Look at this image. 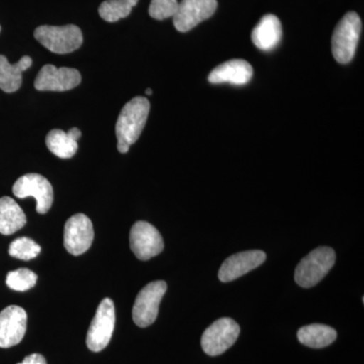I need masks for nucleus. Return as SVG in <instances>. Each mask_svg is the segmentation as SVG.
<instances>
[{
    "label": "nucleus",
    "instance_id": "1",
    "mask_svg": "<svg viewBox=\"0 0 364 364\" xmlns=\"http://www.w3.org/2000/svg\"><path fill=\"white\" fill-rule=\"evenodd\" d=\"M150 112V102L146 97H136L124 105L117 117L116 135L117 150L127 153L142 134Z\"/></svg>",
    "mask_w": 364,
    "mask_h": 364
},
{
    "label": "nucleus",
    "instance_id": "2",
    "mask_svg": "<svg viewBox=\"0 0 364 364\" xmlns=\"http://www.w3.org/2000/svg\"><path fill=\"white\" fill-rule=\"evenodd\" d=\"M360 18L354 11L345 14L335 28L332 37V53L340 64H347L353 59L361 35Z\"/></svg>",
    "mask_w": 364,
    "mask_h": 364
},
{
    "label": "nucleus",
    "instance_id": "3",
    "mask_svg": "<svg viewBox=\"0 0 364 364\" xmlns=\"http://www.w3.org/2000/svg\"><path fill=\"white\" fill-rule=\"evenodd\" d=\"M336 254L332 248L318 247L308 254L299 263L294 272V280L299 287H315L334 267Z\"/></svg>",
    "mask_w": 364,
    "mask_h": 364
},
{
    "label": "nucleus",
    "instance_id": "4",
    "mask_svg": "<svg viewBox=\"0 0 364 364\" xmlns=\"http://www.w3.org/2000/svg\"><path fill=\"white\" fill-rule=\"evenodd\" d=\"M36 39L55 54H69L83 43L82 32L77 26H41L33 33Z\"/></svg>",
    "mask_w": 364,
    "mask_h": 364
},
{
    "label": "nucleus",
    "instance_id": "5",
    "mask_svg": "<svg viewBox=\"0 0 364 364\" xmlns=\"http://www.w3.org/2000/svg\"><path fill=\"white\" fill-rule=\"evenodd\" d=\"M116 325V310L111 299H102L98 306L95 318L91 322L86 344L90 350L100 352L104 350L111 341Z\"/></svg>",
    "mask_w": 364,
    "mask_h": 364
},
{
    "label": "nucleus",
    "instance_id": "6",
    "mask_svg": "<svg viewBox=\"0 0 364 364\" xmlns=\"http://www.w3.org/2000/svg\"><path fill=\"white\" fill-rule=\"evenodd\" d=\"M166 291L167 284L163 280L150 282L141 289L133 306V320L136 326L146 328L155 322Z\"/></svg>",
    "mask_w": 364,
    "mask_h": 364
},
{
    "label": "nucleus",
    "instance_id": "7",
    "mask_svg": "<svg viewBox=\"0 0 364 364\" xmlns=\"http://www.w3.org/2000/svg\"><path fill=\"white\" fill-rule=\"evenodd\" d=\"M239 335L240 327L233 318H219L203 332V350L210 356L220 355L233 346Z\"/></svg>",
    "mask_w": 364,
    "mask_h": 364
},
{
    "label": "nucleus",
    "instance_id": "8",
    "mask_svg": "<svg viewBox=\"0 0 364 364\" xmlns=\"http://www.w3.org/2000/svg\"><path fill=\"white\" fill-rule=\"evenodd\" d=\"M14 195L18 198L32 196L37 202L36 210L39 214H46L51 208L54 191L51 183L44 176L37 173L26 174L20 177L13 188Z\"/></svg>",
    "mask_w": 364,
    "mask_h": 364
},
{
    "label": "nucleus",
    "instance_id": "9",
    "mask_svg": "<svg viewBox=\"0 0 364 364\" xmlns=\"http://www.w3.org/2000/svg\"><path fill=\"white\" fill-rule=\"evenodd\" d=\"M130 246L138 259L149 260L162 252L164 242L156 228L150 223L139 221L132 227Z\"/></svg>",
    "mask_w": 364,
    "mask_h": 364
},
{
    "label": "nucleus",
    "instance_id": "10",
    "mask_svg": "<svg viewBox=\"0 0 364 364\" xmlns=\"http://www.w3.org/2000/svg\"><path fill=\"white\" fill-rule=\"evenodd\" d=\"M217 6V0H181L173 16L174 26L178 32H188L210 18Z\"/></svg>",
    "mask_w": 364,
    "mask_h": 364
},
{
    "label": "nucleus",
    "instance_id": "11",
    "mask_svg": "<svg viewBox=\"0 0 364 364\" xmlns=\"http://www.w3.org/2000/svg\"><path fill=\"white\" fill-rule=\"evenodd\" d=\"M95 238L92 223L83 214L72 215L64 228V246L72 255H81L90 248Z\"/></svg>",
    "mask_w": 364,
    "mask_h": 364
},
{
    "label": "nucleus",
    "instance_id": "12",
    "mask_svg": "<svg viewBox=\"0 0 364 364\" xmlns=\"http://www.w3.org/2000/svg\"><path fill=\"white\" fill-rule=\"evenodd\" d=\"M81 75L73 68L48 64L41 69L35 80V88L39 91H67L80 85Z\"/></svg>",
    "mask_w": 364,
    "mask_h": 364
},
{
    "label": "nucleus",
    "instance_id": "13",
    "mask_svg": "<svg viewBox=\"0 0 364 364\" xmlns=\"http://www.w3.org/2000/svg\"><path fill=\"white\" fill-rule=\"evenodd\" d=\"M28 315L18 306H9L0 312V348L21 343L26 331Z\"/></svg>",
    "mask_w": 364,
    "mask_h": 364
},
{
    "label": "nucleus",
    "instance_id": "14",
    "mask_svg": "<svg viewBox=\"0 0 364 364\" xmlns=\"http://www.w3.org/2000/svg\"><path fill=\"white\" fill-rule=\"evenodd\" d=\"M265 259L267 254L261 250L243 251L234 254L223 263L219 270V279L223 282H229L239 279L260 267Z\"/></svg>",
    "mask_w": 364,
    "mask_h": 364
},
{
    "label": "nucleus",
    "instance_id": "15",
    "mask_svg": "<svg viewBox=\"0 0 364 364\" xmlns=\"http://www.w3.org/2000/svg\"><path fill=\"white\" fill-rule=\"evenodd\" d=\"M253 76V69L245 60L235 59L225 62L215 68L208 75L213 85L231 83L235 85H247Z\"/></svg>",
    "mask_w": 364,
    "mask_h": 364
},
{
    "label": "nucleus",
    "instance_id": "16",
    "mask_svg": "<svg viewBox=\"0 0 364 364\" xmlns=\"http://www.w3.org/2000/svg\"><path fill=\"white\" fill-rule=\"evenodd\" d=\"M282 23L279 18L274 14H267L254 28L251 38L253 44L258 49L267 52L277 48L282 40Z\"/></svg>",
    "mask_w": 364,
    "mask_h": 364
},
{
    "label": "nucleus",
    "instance_id": "17",
    "mask_svg": "<svg viewBox=\"0 0 364 364\" xmlns=\"http://www.w3.org/2000/svg\"><path fill=\"white\" fill-rule=\"evenodd\" d=\"M81 135L82 134L77 128L71 129L68 133L62 130H52L46 138V144L53 154L62 159H69L77 152V141Z\"/></svg>",
    "mask_w": 364,
    "mask_h": 364
},
{
    "label": "nucleus",
    "instance_id": "18",
    "mask_svg": "<svg viewBox=\"0 0 364 364\" xmlns=\"http://www.w3.org/2000/svg\"><path fill=\"white\" fill-rule=\"evenodd\" d=\"M31 57L23 56L16 64H11L4 55H0V90L11 93L18 90L23 82V72L32 66Z\"/></svg>",
    "mask_w": 364,
    "mask_h": 364
},
{
    "label": "nucleus",
    "instance_id": "19",
    "mask_svg": "<svg viewBox=\"0 0 364 364\" xmlns=\"http://www.w3.org/2000/svg\"><path fill=\"white\" fill-rule=\"evenodd\" d=\"M26 224V217L20 205L9 196L0 198V234L11 235Z\"/></svg>",
    "mask_w": 364,
    "mask_h": 364
},
{
    "label": "nucleus",
    "instance_id": "20",
    "mask_svg": "<svg viewBox=\"0 0 364 364\" xmlns=\"http://www.w3.org/2000/svg\"><path fill=\"white\" fill-rule=\"evenodd\" d=\"M337 338L336 330L330 326L312 324L301 328L298 339L301 344L311 348H323L329 346Z\"/></svg>",
    "mask_w": 364,
    "mask_h": 364
},
{
    "label": "nucleus",
    "instance_id": "21",
    "mask_svg": "<svg viewBox=\"0 0 364 364\" xmlns=\"http://www.w3.org/2000/svg\"><path fill=\"white\" fill-rule=\"evenodd\" d=\"M138 1L139 0H105L100 4L98 14L107 23H116L127 18Z\"/></svg>",
    "mask_w": 364,
    "mask_h": 364
},
{
    "label": "nucleus",
    "instance_id": "22",
    "mask_svg": "<svg viewBox=\"0 0 364 364\" xmlns=\"http://www.w3.org/2000/svg\"><path fill=\"white\" fill-rule=\"evenodd\" d=\"M41 253V246L32 239L21 237L11 242L9 254L11 257L21 260H31L37 257Z\"/></svg>",
    "mask_w": 364,
    "mask_h": 364
},
{
    "label": "nucleus",
    "instance_id": "23",
    "mask_svg": "<svg viewBox=\"0 0 364 364\" xmlns=\"http://www.w3.org/2000/svg\"><path fill=\"white\" fill-rule=\"evenodd\" d=\"M37 279V274L32 270L21 268L7 273L6 284L14 291H26L36 286Z\"/></svg>",
    "mask_w": 364,
    "mask_h": 364
},
{
    "label": "nucleus",
    "instance_id": "24",
    "mask_svg": "<svg viewBox=\"0 0 364 364\" xmlns=\"http://www.w3.org/2000/svg\"><path fill=\"white\" fill-rule=\"evenodd\" d=\"M178 7L177 0H152L149 7L151 18L162 21L165 18H173Z\"/></svg>",
    "mask_w": 364,
    "mask_h": 364
},
{
    "label": "nucleus",
    "instance_id": "25",
    "mask_svg": "<svg viewBox=\"0 0 364 364\" xmlns=\"http://www.w3.org/2000/svg\"><path fill=\"white\" fill-rule=\"evenodd\" d=\"M18 364H47L44 356L41 354L33 353L26 356L21 363Z\"/></svg>",
    "mask_w": 364,
    "mask_h": 364
},
{
    "label": "nucleus",
    "instance_id": "26",
    "mask_svg": "<svg viewBox=\"0 0 364 364\" xmlns=\"http://www.w3.org/2000/svg\"><path fill=\"white\" fill-rule=\"evenodd\" d=\"M152 93H153V91H152V90H150V88H148V90H146V95H152Z\"/></svg>",
    "mask_w": 364,
    "mask_h": 364
},
{
    "label": "nucleus",
    "instance_id": "27",
    "mask_svg": "<svg viewBox=\"0 0 364 364\" xmlns=\"http://www.w3.org/2000/svg\"><path fill=\"white\" fill-rule=\"evenodd\" d=\"M0 31H1V26H0Z\"/></svg>",
    "mask_w": 364,
    "mask_h": 364
}]
</instances>
